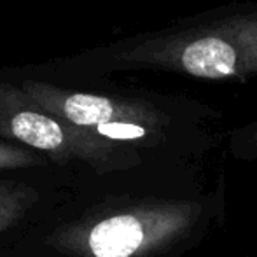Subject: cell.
I'll list each match as a JSON object with an SVG mask.
<instances>
[{
  "mask_svg": "<svg viewBox=\"0 0 257 257\" xmlns=\"http://www.w3.org/2000/svg\"><path fill=\"white\" fill-rule=\"evenodd\" d=\"M110 67L198 81L257 77V0H238L132 37L107 53Z\"/></svg>",
  "mask_w": 257,
  "mask_h": 257,
  "instance_id": "6da1fadb",
  "label": "cell"
},
{
  "mask_svg": "<svg viewBox=\"0 0 257 257\" xmlns=\"http://www.w3.org/2000/svg\"><path fill=\"white\" fill-rule=\"evenodd\" d=\"M144 231L132 215H117L93 227L89 247L96 257H130L140 247Z\"/></svg>",
  "mask_w": 257,
  "mask_h": 257,
  "instance_id": "7a4b0ae2",
  "label": "cell"
},
{
  "mask_svg": "<svg viewBox=\"0 0 257 257\" xmlns=\"http://www.w3.org/2000/svg\"><path fill=\"white\" fill-rule=\"evenodd\" d=\"M11 132L28 146L44 151L58 149L65 140L63 130L53 117L32 110L14 114L11 119Z\"/></svg>",
  "mask_w": 257,
  "mask_h": 257,
  "instance_id": "3957f363",
  "label": "cell"
},
{
  "mask_svg": "<svg viewBox=\"0 0 257 257\" xmlns=\"http://www.w3.org/2000/svg\"><path fill=\"white\" fill-rule=\"evenodd\" d=\"M236 146L245 147V149H257V122L238 132Z\"/></svg>",
  "mask_w": 257,
  "mask_h": 257,
  "instance_id": "277c9868",
  "label": "cell"
}]
</instances>
